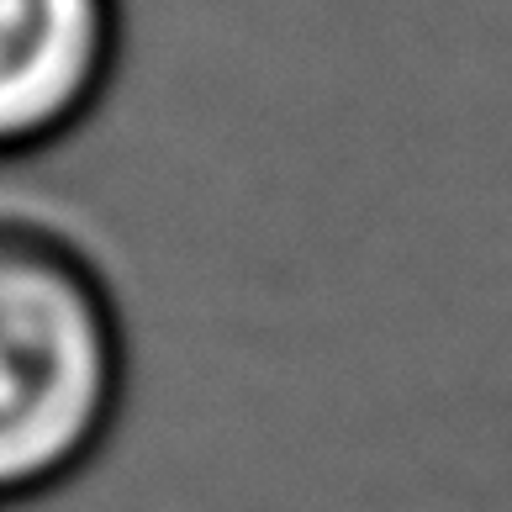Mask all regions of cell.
<instances>
[{
	"label": "cell",
	"instance_id": "obj_1",
	"mask_svg": "<svg viewBox=\"0 0 512 512\" xmlns=\"http://www.w3.org/2000/svg\"><path fill=\"white\" fill-rule=\"evenodd\" d=\"M127 391V333L80 243L0 217V502L64 486L101 454Z\"/></svg>",
	"mask_w": 512,
	"mask_h": 512
},
{
	"label": "cell",
	"instance_id": "obj_2",
	"mask_svg": "<svg viewBox=\"0 0 512 512\" xmlns=\"http://www.w3.org/2000/svg\"><path fill=\"white\" fill-rule=\"evenodd\" d=\"M122 59V0H0V164L64 143Z\"/></svg>",
	"mask_w": 512,
	"mask_h": 512
}]
</instances>
